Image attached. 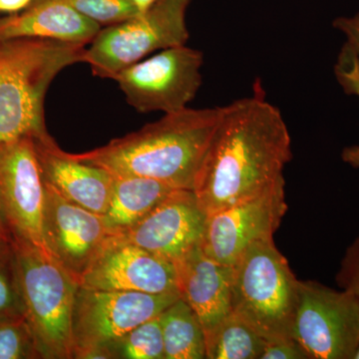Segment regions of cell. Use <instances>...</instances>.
Masks as SVG:
<instances>
[{"instance_id": "6da1fadb", "label": "cell", "mask_w": 359, "mask_h": 359, "mask_svg": "<svg viewBox=\"0 0 359 359\" xmlns=\"http://www.w3.org/2000/svg\"><path fill=\"white\" fill-rule=\"evenodd\" d=\"M292 139L259 82L252 96L224 106L194 192L205 214L259 195L283 178Z\"/></svg>"}, {"instance_id": "7a4b0ae2", "label": "cell", "mask_w": 359, "mask_h": 359, "mask_svg": "<svg viewBox=\"0 0 359 359\" xmlns=\"http://www.w3.org/2000/svg\"><path fill=\"white\" fill-rule=\"evenodd\" d=\"M223 113L224 106L186 107L102 147L73 156L114 176L145 177L194 191Z\"/></svg>"}, {"instance_id": "3957f363", "label": "cell", "mask_w": 359, "mask_h": 359, "mask_svg": "<svg viewBox=\"0 0 359 359\" xmlns=\"http://www.w3.org/2000/svg\"><path fill=\"white\" fill-rule=\"evenodd\" d=\"M84 44L57 40H0V147L48 133L44 99L54 78L84 62Z\"/></svg>"}, {"instance_id": "277c9868", "label": "cell", "mask_w": 359, "mask_h": 359, "mask_svg": "<svg viewBox=\"0 0 359 359\" xmlns=\"http://www.w3.org/2000/svg\"><path fill=\"white\" fill-rule=\"evenodd\" d=\"M23 314L43 359H73V313L79 283L53 257L13 238Z\"/></svg>"}, {"instance_id": "5b68a950", "label": "cell", "mask_w": 359, "mask_h": 359, "mask_svg": "<svg viewBox=\"0 0 359 359\" xmlns=\"http://www.w3.org/2000/svg\"><path fill=\"white\" fill-rule=\"evenodd\" d=\"M231 268V313L266 342L292 337L299 282L273 238L250 245Z\"/></svg>"}, {"instance_id": "8992f818", "label": "cell", "mask_w": 359, "mask_h": 359, "mask_svg": "<svg viewBox=\"0 0 359 359\" xmlns=\"http://www.w3.org/2000/svg\"><path fill=\"white\" fill-rule=\"evenodd\" d=\"M191 1L160 0L146 13L101 28L85 51L84 62L96 76L113 79L153 52L186 45Z\"/></svg>"}, {"instance_id": "52a82bcc", "label": "cell", "mask_w": 359, "mask_h": 359, "mask_svg": "<svg viewBox=\"0 0 359 359\" xmlns=\"http://www.w3.org/2000/svg\"><path fill=\"white\" fill-rule=\"evenodd\" d=\"M309 359H353L359 346V302L347 290L299 280L292 330Z\"/></svg>"}, {"instance_id": "ba28073f", "label": "cell", "mask_w": 359, "mask_h": 359, "mask_svg": "<svg viewBox=\"0 0 359 359\" xmlns=\"http://www.w3.org/2000/svg\"><path fill=\"white\" fill-rule=\"evenodd\" d=\"M203 65L202 52L180 45L125 68L113 79L138 112L167 114L194 100L202 85Z\"/></svg>"}, {"instance_id": "9c48e42d", "label": "cell", "mask_w": 359, "mask_h": 359, "mask_svg": "<svg viewBox=\"0 0 359 359\" xmlns=\"http://www.w3.org/2000/svg\"><path fill=\"white\" fill-rule=\"evenodd\" d=\"M179 299V292L146 294L79 285L73 313V353L87 346H109Z\"/></svg>"}, {"instance_id": "30bf717a", "label": "cell", "mask_w": 359, "mask_h": 359, "mask_svg": "<svg viewBox=\"0 0 359 359\" xmlns=\"http://www.w3.org/2000/svg\"><path fill=\"white\" fill-rule=\"evenodd\" d=\"M287 212L283 179L259 195L207 215L201 249L231 266L250 245L273 238Z\"/></svg>"}, {"instance_id": "8fae6325", "label": "cell", "mask_w": 359, "mask_h": 359, "mask_svg": "<svg viewBox=\"0 0 359 359\" xmlns=\"http://www.w3.org/2000/svg\"><path fill=\"white\" fill-rule=\"evenodd\" d=\"M45 183L32 137L0 147V209L13 238L50 255L43 233ZM51 256V255H50Z\"/></svg>"}, {"instance_id": "7c38bea8", "label": "cell", "mask_w": 359, "mask_h": 359, "mask_svg": "<svg viewBox=\"0 0 359 359\" xmlns=\"http://www.w3.org/2000/svg\"><path fill=\"white\" fill-rule=\"evenodd\" d=\"M43 233L51 256L78 283L112 236L103 215L66 200L47 183Z\"/></svg>"}, {"instance_id": "4fadbf2b", "label": "cell", "mask_w": 359, "mask_h": 359, "mask_svg": "<svg viewBox=\"0 0 359 359\" xmlns=\"http://www.w3.org/2000/svg\"><path fill=\"white\" fill-rule=\"evenodd\" d=\"M86 289L178 292L174 264L164 257L112 235L79 283Z\"/></svg>"}, {"instance_id": "5bb4252c", "label": "cell", "mask_w": 359, "mask_h": 359, "mask_svg": "<svg viewBox=\"0 0 359 359\" xmlns=\"http://www.w3.org/2000/svg\"><path fill=\"white\" fill-rule=\"evenodd\" d=\"M207 214L195 192L176 189L118 237L174 263L200 245Z\"/></svg>"}, {"instance_id": "9a60e30c", "label": "cell", "mask_w": 359, "mask_h": 359, "mask_svg": "<svg viewBox=\"0 0 359 359\" xmlns=\"http://www.w3.org/2000/svg\"><path fill=\"white\" fill-rule=\"evenodd\" d=\"M33 141L45 183L66 200L96 214H105L114 176L103 168L65 152L48 133L35 137Z\"/></svg>"}, {"instance_id": "2e32d148", "label": "cell", "mask_w": 359, "mask_h": 359, "mask_svg": "<svg viewBox=\"0 0 359 359\" xmlns=\"http://www.w3.org/2000/svg\"><path fill=\"white\" fill-rule=\"evenodd\" d=\"M173 264L180 299L197 314L207 337L231 313V268L208 257L200 245Z\"/></svg>"}, {"instance_id": "e0dca14e", "label": "cell", "mask_w": 359, "mask_h": 359, "mask_svg": "<svg viewBox=\"0 0 359 359\" xmlns=\"http://www.w3.org/2000/svg\"><path fill=\"white\" fill-rule=\"evenodd\" d=\"M101 25L67 0H34L22 13L0 18V40L40 39L91 43Z\"/></svg>"}, {"instance_id": "ac0fdd59", "label": "cell", "mask_w": 359, "mask_h": 359, "mask_svg": "<svg viewBox=\"0 0 359 359\" xmlns=\"http://www.w3.org/2000/svg\"><path fill=\"white\" fill-rule=\"evenodd\" d=\"M176 189L145 177L114 176L109 205L103 215L111 233L129 230Z\"/></svg>"}, {"instance_id": "d6986e66", "label": "cell", "mask_w": 359, "mask_h": 359, "mask_svg": "<svg viewBox=\"0 0 359 359\" xmlns=\"http://www.w3.org/2000/svg\"><path fill=\"white\" fill-rule=\"evenodd\" d=\"M165 359L205 358L204 328L192 309L177 299L160 314Z\"/></svg>"}, {"instance_id": "ffe728a7", "label": "cell", "mask_w": 359, "mask_h": 359, "mask_svg": "<svg viewBox=\"0 0 359 359\" xmlns=\"http://www.w3.org/2000/svg\"><path fill=\"white\" fill-rule=\"evenodd\" d=\"M266 340L231 313L205 337V358L261 359Z\"/></svg>"}, {"instance_id": "44dd1931", "label": "cell", "mask_w": 359, "mask_h": 359, "mask_svg": "<svg viewBox=\"0 0 359 359\" xmlns=\"http://www.w3.org/2000/svg\"><path fill=\"white\" fill-rule=\"evenodd\" d=\"M109 347L114 358L165 359L160 316L141 323Z\"/></svg>"}, {"instance_id": "7402d4cb", "label": "cell", "mask_w": 359, "mask_h": 359, "mask_svg": "<svg viewBox=\"0 0 359 359\" xmlns=\"http://www.w3.org/2000/svg\"><path fill=\"white\" fill-rule=\"evenodd\" d=\"M41 358L25 314H0V359Z\"/></svg>"}, {"instance_id": "603a6c76", "label": "cell", "mask_w": 359, "mask_h": 359, "mask_svg": "<svg viewBox=\"0 0 359 359\" xmlns=\"http://www.w3.org/2000/svg\"><path fill=\"white\" fill-rule=\"evenodd\" d=\"M68 2L99 25L109 26L129 20L139 14L131 0H67Z\"/></svg>"}, {"instance_id": "cb8c5ba5", "label": "cell", "mask_w": 359, "mask_h": 359, "mask_svg": "<svg viewBox=\"0 0 359 359\" xmlns=\"http://www.w3.org/2000/svg\"><path fill=\"white\" fill-rule=\"evenodd\" d=\"M334 74L344 91L359 99V62L354 52L346 43L335 63ZM341 157L346 164L359 169V146L344 148Z\"/></svg>"}, {"instance_id": "d4e9b609", "label": "cell", "mask_w": 359, "mask_h": 359, "mask_svg": "<svg viewBox=\"0 0 359 359\" xmlns=\"http://www.w3.org/2000/svg\"><path fill=\"white\" fill-rule=\"evenodd\" d=\"M23 313L13 249L0 252V314Z\"/></svg>"}, {"instance_id": "484cf974", "label": "cell", "mask_w": 359, "mask_h": 359, "mask_svg": "<svg viewBox=\"0 0 359 359\" xmlns=\"http://www.w3.org/2000/svg\"><path fill=\"white\" fill-rule=\"evenodd\" d=\"M335 280L340 289L353 294L359 302V236L347 248Z\"/></svg>"}, {"instance_id": "4316f807", "label": "cell", "mask_w": 359, "mask_h": 359, "mask_svg": "<svg viewBox=\"0 0 359 359\" xmlns=\"http://www.w3.org/2000/svg\"><path fill=\"white\" fill-rule=\"evenodd\" d=\"M261 359H309L304 347L294 339L266 342Z\"/></svg>"}, {"instance_id": "83f0119b", "label": "cell", "mask_w": 359, "mask_h": 359, "mask_svg": "<svg viewBox=\"0 0 359 359\" xmlns=\"http://www.w3.org/2000/svg\"><path fill=\"white\" fill-rule=\"evenodd\" d=\"M332 25L344 35L346 44L354 52L359 62V13L335 18Z\"/></svg>"}, {"instance_id": "f1b7e54d", "label": "cell", "mask_w": 359, "mask_h": 359, "mask_svg": "<svg viewBox=\"0 0 359 359\" xmlns=\"http://www.w3.org/2000/svg\"><path fill=\"white\" fill-rule=\"evenodd\" d=\"M34 0H0L1 13H18L30 6Z\"/></svg>"}, {"instance_id": "f546056e", "label": "cell", "mask_w": 359, "mask_h": 359, "mask_svg": "<svg viewBox=\"0 0 359 359\" xmlns=\"http://www.w3.org/2000/svg\"><path fill=\"white\" fill-rule=\"evenodd\" d=\"M11 244H13V236H11L9 229L7 228L4 215L0 209V252L11 250Z\"/></svg>"}, {"instance_id": "4dcf8cb0", "label": "cell", "mask_w": 359, "mask_h": 359, "mask_svg": "<svg viewBox=\"0 0 359 359\" xmlns=\"http://www.w3.org/2000/svg\"><path fill=\"white\" fill-rule=\"evenodd\" d=\"M139 13H144L154 6L160 0H131Z\"/></svg>"}, {"instance_id": "1f68e13d", "label": "cell", "mask_w": 359, "mask_h": 359, "mask_svg": "<svg viewBox=\"0 0 359 359\" xmlns=\"http://www.w3.org/2000/svg\"><path fill=\"white\" fill-rule=\"evenodd\" d=\"M353 359H359V346L358 347V349H356L355 354H354Z\"/></svg>"}]
</instances>
